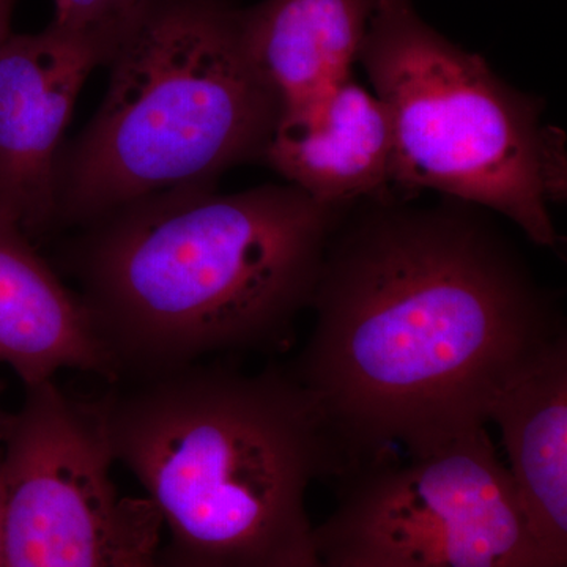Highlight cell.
<instances>
[{
  "label": "cell",
  "instance_id": "7c38bea8",
  "mask_svg": "<svg viewBox=\"0 0 567 567\" xmlns=\"http://www.w3.org/2000/svg\"><path fill=\"white\" fill-rule=\"evenodd\" d=\"M377 0H262L241 10L246 51L282 111L352 78Z\"/></svg>",
  "mask_w": 567,
  "mask_h": 567
},
{
  "label": "cell",
  "instance_id": "30bf717a",
  "mask_svg": "<svg viewBox=\"0 0 567 567\" xmlns=\"http://www.w3.org/2000/svg\"><path fill=\"white\" fill-rule=\"evenodd\" d=\"M502 432L529 532L567 567V338L558 336L507 377L487 410Z\"/></svg>",
  "mask_w": 567,
  "mask_h": 567
},
{
  "label": "cell",
  "instance_id": "2e32d148",
  "mask_svg": "<svg viewBox=\"0 0 567 567\" xmlns=\"http://www.w3.org/2000/svg\"><path fill=\"white\" fill-rule=\"evenodd\" d=\"M145 567H178L175 566L173 561H169V559H159L158 555H156L155 559H152L151 563H148Z\"/></svg>",
  "mask_w": 567,
  "mask_h": 567
},
{
  "label": "cell",
  "instance_id": "5b68a950",
  "mask_svg": "<svg viewBox=\"0 0 567 567\" xmlns=\"http://www.w3.org/2000/svg\"><path fill=\"white\" fill-rule=\"evenodd\" d=\"M358 61L393 133V182L434 189L506 216L551 248L548 204L566 186L565 137L540 123L480 55L416 13L413 0H377Z\"/></svg>",
  "mask_w": 567,
  "mask_h": 567
},
{
  "label": "cell",
  "instance_id": "e0dca14e",
  "mask_svg": "<svg viewBox=\"0 0 567 567\" xmlns=\"http://www.w3.org/2000/svg\"><path fill=\"white\" fill-rule=\"evenodd\" d=\"M0 394H2V386H0ZM7 412H3L2 409H0V424H2L3 416H6Z\"/></svg>",
  "mask_w": 567,
  "mask_h": 567
},
{
  "label": "cell",
  "instance_id": "3957f363",
  "mask_svg": "<svg viewBox=\"0 0 567 567\" xmlns=\"http://www.w3.org/2000/svg\"><path fill=\"white\" fill-rule=\"evenodd\" d=\"M112 385L89 405L169 532V561L293 567L315 551L306 495L342 465L290 368L203 361Z\"/></svg>",
  "mask_w": 567,
  "mask_h": 567
},
{
  "label": "cell",
  "instance_id": "4fadbf2b",
  "mask_svg": "<svg viewBox=\"0 0 567 567\" xmlns=\"http://www.w3.org/2000/svg\"><path fill=\"white\" fill-rule=\"evenodd\" d=\"M152 0H54L51 28L91 52L100 65L112 59L144 20Z\"/></svg>",
  "mask_w": 567,
  "mask_h": 567
},
{
  "label": "cell",
  "instance_id": "7a4b0ae2",
  "mask_svg": "<svg viewBox=\"0 0 567 567\" xmlns=\"http://www.w3.org/2000/svg\"><path fill=\"white\" fill-rule=\"evenodd\" d=\"M346 212L268 185L175 189L100 219L78 271L114 382L281 346Z\"/></svg>",
  "mask_w": 567,
  "mask_h": 567
},
{
  "label": "cell",
  "instance_id": "5bb4252c",
  "mask_svg": "<svg viewBox=\"0 0 567 567\" xmlns=\"http://www.w3.org/2000/svg\"><path fill=\"white\" fill-rule=\"evenodd\" d=\"M14 0H0V43L10 35Z\"/></svg>",
  "mask_w": 567,
  "mask_h": 567
},
{
  "label": "cell",
  "instance_id": "8992f818",
  "mask_svg": "<svg viewBox=\"0 0 567 567\" xmlns=\"http://www.w3.org/2000/svg\"><path fill=\"white\" fill-rule=\"evenodd\" d=\"M331 517L312 532L334 567H555L529 532L486 427L404 462L350 470Z\"/></svg>",
  "mask_w": 567,
  "mask_h": 567
},
{
  "label": "cell",
  "instance_id": "ba28073f",
  "mask_svg": "<svg viewBox=\"0 0 567 567\" xmlns=\"http://www.w3.org/2000/svg\"><path fill=\"white\" fill-rule=\"evenodd\" d=\"M96 66L51 25L0 43V219L28 237L58 216L59 145Z\"/></svg>",
  "mask_w": 567,
  "mask_h": 567
},
{
  "label": "cell",
  "instance_id": "277c9868",
  "mask_svg": "<svg viewBox=\"0 0 567 567\" xmlns=\"http://www.w3.org/2000/svg\"><path fill=\"white\" fill-rule=\"evenodd\" d=\"M111 66L102 106L59 163V213L99 223L264 159L281 107L226 0H152Z\"/></svg>",
  "mask_w": 567,
  "mask_h": 567
},
{
  "label": "cell",
  "instance_id": "6da1fadb",
  "mask_svg": "<svg viewBox=\"0 0 567 567\" xmlns=\"http://www.w3.org/2000/svg\"><path fill=\"white\" fill-rule=\"evenodd\" d=\"M311 308L290 371L342 476L394 446L424 453L486 427L507 377L566 333L520 254L461 205L342 216Z\"/></svg>",
  "mask_w": 567,
  "mask_h": 567
},
{
  "label": "cell",
  "instance_id": "52a82bcc",
  "mask_svg": "<svg viewBox=\"0 0 567 567\" xmlns=\"http://www.w3.org/2000/svg\"><path fill=\"white\" fill-rule=\"evenodd\" d=\"M0 424V567H145L162 522L118 495L89 402L54 380L24 386Z\"/></svg>",
  "mask_w": 567,
  "mask_h": 567
},
{
  "label": "cell",
  "instance_id": "9c48e42d",
  "mask_svg": "<svg viewBox=\"0 0 567 567\" xmlns=\"http://www.w3.org/2000/svg\"><path fill=\"white\" fill-rule=\"evenodd\" d=\"M265 162L317 203L349 208L393 182V133L375 93L349 80L282 111Z\"/></svg>",
  "mask_w": 567,
  "mask_h": 567
},
{
  "label": "cell",
  "instance_id": "9a60e30c",
  "mask_svg": "<svg viewBox=\"0 0 567 567\" xmlns=\"http://www.w3.org/2000/svg\"><path fill=\"white\" fill-rule=\"evenodd\" d=\"M293 567H334L327 565V563H323L322 559L317 557L316 551H312L311 555H308L305 559H301L298 565H295Z\"/></svg>",
  "mask_w": 567,
  "mask_h": 567
},
{
  "label": "cell",
  "instance_id": "8fae6325",
  "mask_svg": "<svg viewBox=\"0 0 567 567\" xmlns=\"http://www.w3.org/2000/svg\"><path fill=\"white\" fill-rule=\"evenodd\" d=\"M0 361L24 386L80 371L114 382L115 369L81 295L66 289L18 227L0 219Z\"/></svg>",
  "mask_w": 567,
  "mask_h": 567
}]
</instances>
